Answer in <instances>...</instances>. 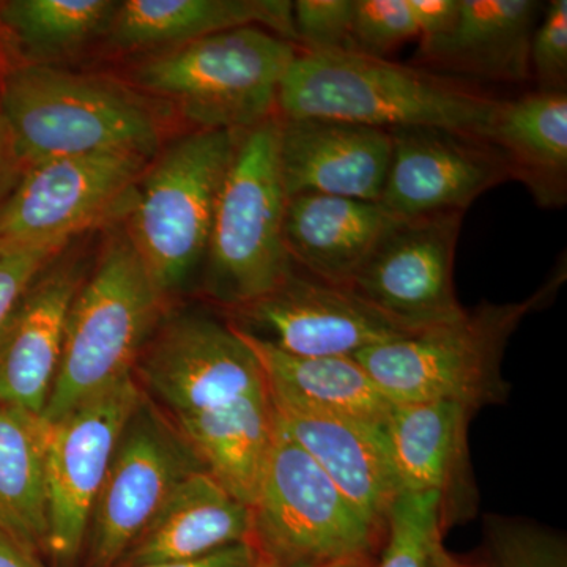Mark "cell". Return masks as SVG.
<instances>
[{"mask_svg":"<svg viewBox=\"0 0 567 567\" xmlns=\"http://www.w3.org/2000/svg\"><path fill=\"white\" fill-rule=\"evenodd\" d=\"M84 279L78 260L58 257L0 324V404L43 415L61 364L71 303Z\"/></svg>","mask_w":567,"mask_h":567,"instance_id":"cell-16","label":"cell"},{"mask_svg":"<svg viewBox=\"0 0 567 567\" xmlns=\"http://www.w3.org/2000/svg\"><path fill=\"white\" fill-rule=\"evenodd\" d=\"M464 213L401 219L375 246L352 281L368 303L410 330L465 315L454 287V260Z\"/></svg>","mask_w":567,"mask_h":567,"instance_id":"cell-12","label":"cell"},{"mask_svg":"<svg viewBox=\"0 0 567 567\" xmlns=\"http://www.w3.org/2000/svg\"><path fill=\"white\" fill-rule=\"evenodd\" d=\"M114 0H10L0 3V29L22 65H51L107 35Z\"/></svg>","mask_w":567,"mask_h":567,"instance_id":"cell-28","label":"cell"},{"mask_svg":"<svg viewBox=\"0 0 567 567\" xmlns=\"http://www.w3.org/2000/svg\"><path fill=\"white\" fill-rule=\"evenodd\" d=\"M233 309L241 322L234 324L297 357H354L369 347L417 333L350 287L295 271L274 292Z\"/></svg>","mask_w":567,"mask_h":567,"instance_id":"cell-14","label":"cell"},{"mask_svg":"<svg viewBox=\"0 0 567 567\" xmlns=\"http://www.w3.org/2000/svg\"><path fill=\"white\" fill-rule=\"evenodd\" d=\"M287 194L279 167V115L240 133L205 257L207 289L237 308L274 292L295 267L284 241Z\"/></svg>","mask_w":567,"mask_h":567,"instance_id":"cell-8","label":"cell"},{"mask_svg":"<svg viewBox=\"0 0 567 567\" xmlns=\"http://www.w3.org/2000/svg\"><path fill=\"white\" fill-rule=\"evenodd\" d=\"M177 424L205 472L237 502L251 507L276 434L267 388L230 404L177 416Z\"/></svg>","mask_w":567,"mask_h":567,"instance_id":"cell-25","label":"cell"},{"mask_svg":"<svg viewBox=\"0 0 567 567\" xmlns=\"http://www.w3.org/2000/svg\"><path fill=\"white\" fill-rule=\"evenodd\" d=\"M477 567H567V544L557 532L522 520L488 516Z\"/></svg>","mask_w":567,"mask_h":567,"instance_id":"cell-30","label":"cell"},{"mask_svg":"<svg viewBox=\"0 0 567 567\" xmlns=\"http://www.w3.org/2000/svg\"><path fill=\"white\" fill-rule=\"evenodd\" d=\"M528 61L536 91L567 93V0H551L544 7Z\"/></svg>","mask_w":567,"mask_h":567,"instance_id":"cell-34","label":"cell"},{"mask_svg":"<svg viewBox=\"0 0 567 567\" xmlns=\"http://www.w3.org/2000/svg\"><path fill=\"white\" fill-rule=\"evenodd\" d=\"M473 413L470 406L447 401L393 406L383 429L401 492H439L447 514L451 492L464 475Z\"/></svg>","mask_w":567,"mask_h":567,"instance_id":"cell-26","label":"cell"},{"mask_svg":"<svg viewBox=\"0 0 567 567\" xmlns=\"http://www.w3.org/2000/svg\"><path fill=\"white\" fill-rule=\"evenodd\" d=\"M391 151L386 130L279 117V167L287 197L323 194L380 203Z\"/></svg>","mask_w":567,"mask_h":567,"instance_id":"cell-17","label":"cell"},{"mask_svg":"<svg viewBox=\"0 0 567 567\" xmlns=\"http://www.w3.org/2000/svg\"><path fill=\"white\" fill-rule=\"evenodd\" d=\"M289 0H125L107 41L117 50L181 47L238 28H262L297 47Z\"/></svg>","mask_w":567,"mask_h":567,"instance_id":"cell-22","label":"cell"},{"mask_svg":"<svg viewBox=\"0 0 567 567\" xmlns=\"http://www.w3.org/2000/svg\"><path fill=\"white\" fill-rule=\"evenodd\" d=\"M297 52L290 41L249 25L164 50L134 80L173 102L197 130L244 133L278 115Z\"/></svg>","mask_w":567,"mask_h":567,"instance_id":"cell-6","label":"cell"},{"mask_svg":"<svg viewBox=\"0 0 567 567\" xmlns=\"http://www.w3.org/2000/svg\"><path fill=\"white\" fill-rule=\"evenodd\" d=\"M163 306L164 295L128 235H114L71 303L44 421L55 423L132 377L142 349L158 328Z\"/></svg>","mask_w":567,"mask_h":567,"instance_id":"cell-3","label":"cell"},{"mask_svg":"<svg viewBox=\"0 0 567 567\" xmlns=\"http://www.w3.org/2000/svg\"><path fill=\"white\" fill-rule=\"evenodd\" d=\"M543 11L535 0H461L453 28L420 41L413 65L457 81L525 84Z\"/></svg>","mask_w":567,"mask_h":567,"instance_id":"cell-18","label":"cell"},{"mask_svg":"<svg viewBox=\"0 0 567 567\" xmlns=\"http://www.w3.org/2000/svg\"><path fill=\"white\" fill-rule=\"evenodd\" d=\"M566 281V262L517 303H483L453 320L354 354L394 405L457 402L477 410L506 399L503 354L525 317L550 303Z\"/></svg>","mask_w":567,"mask_h":567,"instance_id":"cell-2","label":"cell"},{"mask_svg":"<svg viewBox=\"0 0 567 567\" xmlns=\"http://www.w3.org/2000/svg\"><path fill=\"white\" fill-rule=\"evenodd\" d=\"M486 141L502 153L511 181L527 186L537 207H566L567 93L535 91L499 100Z\"/></svg>","mask_w":567,"mask_h":567,"instance_id":"cell-24","label":"cell"},{"mask_svg":"<svg viewBox=\"0 0 567 567\" xmlns=\"http://www.w3.org/2000/svg\"><path fill=\"white\" fill-rule=\"evenodd\" d=\"M136 368L144 385L175 416L230 404L267 388L237 327L205 316L183 315L158 324Z\"/></svg>","mask_w":567,"mask_h":567,"instance_id":"cell-13","label":"cell"},{"mask_svg":"<svg viewBox=\"0 0 567 567\" xmlns=\"http://www.w3.org/2000/svg\"><path fill=\"white\" fill-rule=\"evenodd\" d=\"M151 156L100 151L33 164L0 208V237L58 240L125 218Z\"/></svg>","mask_w":567,"mask_h":567,"instance_id":"cell-9","label":"cell"},{"mask_svg":"<svg viewBox=\"0 0 567 567\" xmlns=\"http://www.w3.org/2000/svg\"><path fill=\"white\" fill-rule=\"evenodd\" d=\"M28 169L29 164L22 156L17 137L0 112V208L17 192Z\"/></svg>","mask_w":567,"mask_h":567,"instance_id":"cell-35","label":"cell"},{"mask_svg":"<svg viewBox=\"0 0 567 567\" xmlns=\"http://www.w3.org/2000/svg\"><path fill=\"white\" fill-rule=\"evenodd\" d=\"M259 558L249 543L234 544L205 557L137 567H257Z\"/></svg>","mask_w":567,"mask_h":567,"instance_id":"cell-37","label":"cell"},{"mask_svg":"<svg viewBox=\"0 0 567 567\" xmlns=\"http://www.w3.org/2000/svg\"><path fill=\"white\" fill-rule=\"evenodd\" d=\"M134 375L126 377L50 424L47 486L50 505L48 557L74 567L84 554L93 506L118 440L142 404Z\"/></svg>","mask_w":567,"mask_h":567,"instance_id":"cell-11","label":"cell"},{"mask_svg":"<svg viewBox=\"0 0 567 567\" xmlns=\"http://www.w3.org/2000/svg\"><path fill=\"white\" fill-rule=\"evenodd\" d=\"M237 330L256 354L274 401L385 427L394 404L353 357H297Z\"/></svg>","mask_w":567,"mask_h":567,"instance_id":"cell-23","label":"cell"},{"mask_svg":"<svg viewBox=\"0 0 567 567\" xmlns=\"http://www.w3.org/2000/svg\"><path fill=\"white\" fill-rule=\"evenodd\" d=\"M499 99L453 78L358 51L297 58L278 96L282 118H324L371 128H443L486 140Z\"/></svg>","mask_w":567,"mask_h":567,"instance_id":"cell-1","label":"cell"},{"mask_svg":"<svg viewBox=\"0 0 567 567\" xmlns=\"http://www.w3.org/2000/svg\"><path fill=\"white\" fill-rule=\"evenodd\" d=\"M249 513L248 543L264 566L375 563L385 544L386 528L363 516L278 420Z\"/></svg>","mask_w":567,"mask_h":567,"instance_id":"cell-5","label":"cell"},{"mask_svg":"<svg viewBox=\"0 0 567 567\" xmlns=\"http://www.w3.org/2000/svg\"><path fill=\"white\" fill-rule=\"evenodd\" d=\"M70 241L0 237V324L29 286L62 256Z\"/></svg>","mask_w":567,"mask_h":567,"instance_id":"cell-33","label":"cell"},{"mask_svg":"<svg viewBox=\"0 0 567 567\" xmlns=\"http://www.w3.org/2000/svg\"><path fill=\"white\" fill-rule=\"evenodd\" d=\"M377 563V561H375ZM375 563H365V561H360V563H344V565H336V566H330V567H374L375 566ZM257 567H274V566H264V565H259Z\"/></svg>","mask_w":567,"mask_h":567,"instance_id":"cell-40","label":"cell"},{"mask_svg":"<svg viewBox=\"0 0 567 567\" xmlns=\"http://www.w3.org/2000/svg\"><path fill=\"white\" fill-rule=\"evenodd\" d=\"M0 112L29 167L100 151L155 158L162 132L155 112L118 82L52 65H20L0 84Z\"/></svg>","mask_w":567,"mask_h":567,"instance_id":"cell-4","label":"cell"},{"mask_svg":"<svg viewBox=\"0 0 567 567\" xmlns=\"http://www.w3.org/2000/svg\"><path fill=\"white\" fill-rule=\"evenodd\" d=\"M271 404L284 432L315 458L363 516L386 528L388 514L401 486L385 429L352 417L309 412L274 399Z\"/></svg>","mask_w":567,"mask_h":567,"instance_id":"cell-19","label":"cell"},{"mask_svg":"<svg viewBox=\"0 0 567 567\" xmlns=\"http://www.w3.org/2000/svg\"><path fill=\"white\" fill-rule=\"evenodd\" d=\"M199 470L204 466L181 431L142 401L96 496L84 567H118L177 484Z\"/></svg>","mask_w":567,"mask_h":567,"instance_id":"cell-10","label":"cell"},{"mask_svg":"<svg viewBox=\"0 0 567 567\" xmlns=\"http://www.w3.org/2000/svg\"><path fill=\"white\" fill-rule=\"evenodd\" d=\"M420 41L436 39L453 28L461 0H409Z\"/></svg>","mask_w":567,"mask_h":567,"instance_id":"cell-36","label":"cell"},{"mask_svg":"<svg viewBox=\"0 0 567 567\" xmlns=\"http://www.w3.org/2000/svg\"><path fill=\"white\" fill-rule=\"evenodd\" d=\"M446 529L439 492H401L386 518V537L374 567H429Z\"/></svg>","mask_w":567,"mask_h":567,"instance_id":"cell-29","label":"cell"},{"mask_svg":"<svg viewBox=\"0 0 567 567\" xmlns=\"http://www.w3.org/2000/svg\"><path fill=\"white\" fill-rule=\"evenodd\" d=\"M0 567H50L44 565L43 558L17 546L9 537L0 533Z\"/></svg>","mask_w":567,"mask_h":567,"instance_id":"cell-38","label":"cell"},{"mask_svg":"<svg viewBox=\"0 0 567 567\" xmlns=\"http://www.w3.org/2000/svg\"><path fill=\"white\" fill-rule=\"evenodd\" d=\"M249 529V507L199 470L177 484L118 567L205 557L248 543Z\"/></svg>","mask_w":567,"mask_h":567,"instance_id":"cell-21","label":"cell"},{"mask_svg":"<svg viewBox=\"0 0 567 567\" xmlns=\"http://www.w3.org/2000/svg\"><path fill=\"white\" fill-rule=\"evenodd\" d=\"M398 219L379 203L298 194L287 197L284 241L293 267L319 281L350 287Z\"/></svg>","mask_w":567,"mask_h":567,"instance_id":"cell-20","label":"cell"},{"mask_svg":"<svg viewBox=\"0 0 567 567\" xmlns=\"http://www.w3.org/2000/svg\"><path fill=\"white\" fill-rule=\"evenodd\" d=\"M292 20L298 50L354 51L353 0H297Z\"/></svg>","mask_w":567,"mask_h":567,"instance_id":"cell-32","label":"cell"},{"mask_svg":"<svg viewBox=\"0 0 567 567\" xmlns=\"http://www.w3.org/2000/svg\"><path fill=\"white\" fill-rule=\"evenodd\" d=\"M429 567H477V565L476 561H466V559L458 558L456 555L451 554L442 540V543L435 547Z\"/></svg>","mask_w":567,"mask_h":567,"instance_id":"cell-39","label":"cell"},{"mask_svg":"<svg viewBox=\"0 0 567 567\" xmlns=\"http://www.w3.org/2000/svg\"><path fill=\"white\" fill-rule=\"evenodd\" d=\"M238 137L223 130L186 134L158 152L137 186L126 235L164 297L205 264Z\"/></svg>","mask_w":567,"mask_h":567,"instance_id":"cell-7","label":"cell"},{"mask_svg":"<svg viewBox=\"0 0 567 567\" xmlns=\"http://www.w3.org/2000/svg\"><path fill=\"white\" fill-rule=\"evenodd\" d=\"M48 435L43 415L0 404V533L40 558L50 540Z\"/></svg>","mask_w":567,"mask_h":567,"instance_id":"cell-27","label":"cell"},{"mask_svg":"<svg viewBox=\"0 0 567 567\" xmlns=\"http://www.w3.org/2000/svg\"><path fill=\"white\" fill-rule=\"evenodd\" d=\"M390 171L380 205L395 218L465 213L511 181L502 153L483 137L443 128L391 130Z\"/></svg>","mask_w":567,"mask_h":567,"instance_id":"cell-15","label":"cell"},{"mask_svg":"<svg viewBox=\"0 0 567 567\" xmlns=\"http://www.w3.org/2000/svg\"><path fill=\"white\" fill-rule=\"evenodd\" d=\"M413 39L420 32L409 0H353L354 51L385 58Z\"/></svg>","mask_w":567,"mask_h":567,"instance_id":"cell-31","label":"cell"}]
</instances>
